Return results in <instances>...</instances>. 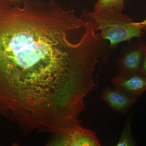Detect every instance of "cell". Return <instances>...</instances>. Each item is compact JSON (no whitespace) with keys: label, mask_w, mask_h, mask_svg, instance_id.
Returning <instances> with one entry per match:
<instances>
[{"label":"cell","mask_w":146,"mask_h":146,"mask_svg":"<svg viewBox=\"0 0 146 146\" xmlns=\"http://www.w3.org/2000/svg\"><path fill=\"white\" fill-rule=\"evenodd\" d=\"M9 1L13 3L20 4L22 3L23 0H9Z\"/></svg>","instance_id":"cell-11"},{"label":"cell","mask_w":146,"mask_h":146,"mask_svg":"<svg viewBox=\"0 0 146 146\" xmlns=\"http://www.w3.org/2000/svg\"><path fill=\"white\" fill-rule=\"evenodd\" d=\"M86 16L94 23L97 31L110 44L116 46L134 37H139L143 29L139 23H136L129 16L122 13L110 11H84Z\"/></svg>","instance_id":"cell-2"},{"label":"cell","mask_w":146,"mask_h":146,"mask_svg":"<svg viewBox=\"0 0 146 146\" xmlns=\"http://www.w3.org/2000/svg\"><path fill=\"white\" fill-rule=\"evenodd\" d=\"M124 0H98L94 7L95 11H110L122 13Z\"/></svg>","instance_id":"cell-7"},{"label":"cell","mask_w":146,"mask_h":146,"mask_svg":"<svg viewBox=\"0 0 146 146\" xmlns=\"http://www.w3.org/2000/svg\"><path fill=\"white\" fill-rule=\"evenodd\" d=\"M133 111L127 115L124 126L121 136L117 144V146H135L136 142L131 132V124Z\"/></svg>","instance_id":"cell-8"},{"label":"cell","mask_w":146,"mask_h":146,"mask_svg":"<svg viewBox=\"0 0 146 146\" xmlns=\"http://www.w3.org/2000/svg\"><path fill=\"white\" fill-rule=\"evenodd\" d=\"M51 145L100 146V141L94 131L84 128L80 125L73 127L67 134L55 136Z\"/></svg>","instance_id":"cell-3"},{"label":"cell","mask_w":146,"mask_h":146,"mask_svg":"<svg viewBox=\"0 0 146 146\" xmlns=\"http://www.w3.org/2000/svg\"><path fill=\"white\" fill-rule=\"evenodd\" d=\"M101 98L112 110L124 114L137 101L138 97L120 89L106 86L102 91Z\"/></svg>","instance_id":"cell-5"},{"label":"cell","mask_w":146,"mask_h":146,"mask_svg":"<svg viewBox=\"0 0 146 146\" xmlns=\"http://www.w3.org/2000/svg\"><path fill=\"white\" fill-rule=\"evenodd\" d=\"M112 84L116 89L138 97L146 91V75L141 71L119 73Z\"/></svg>","instance_id":"cell-4"},{"label":"cell","mask_w":146,"mask_h":146,"mask_svg":"<svg viewBox=\"0 0 146 146\" xmlns=\"http://www.w3.org/2000/svg\"><path fill=\"white\" fill-rule=\"evenodd\" d=\"M143 57L142 45L131 50L116 61L119 73L140 71Z\"/></svg>","instance_id":"cell-6"},{"label":"cell","mask_w":146,"mask_h":146,"mask_svg":"<svg viewBox=\"0 0 146 146\" xmlns=\"http://www.w3.org/2000/svg\"><path fill=\"white\" fill-rule=\"evenodd\" d=\"M143 30L146 31V18L144 21L139 23Z\"/></svg>","instance_id":"cell-10"},{"label":"cell","mask_w":146,"mask_h":146,"mask_svg":"<svg viewBox=\"0 0 146 146\" xmlns=\"http://www.w3.org/2000/svg\"><path fill=\"white\" fill-rule=\"evenodd\" d=\"M142 46L143 51V57L140 71L146 75V44H142Z\"/></svg>","instance_id":"cell-9"},{"label":"cell","mask_w":146,"mask_h":146,"mask_svg":"<svg viewBox=\"0 0 146 146\" xmlns=\"http://www.w3.org/2000/svg\"><path fill=\"white\" fill-rule=\"evenodd\" d=\"M101 36L92 21L55 0H0V117L46 124L94 89Z\"/></svg>","instance_id":"cell-1"}]
</instances>
